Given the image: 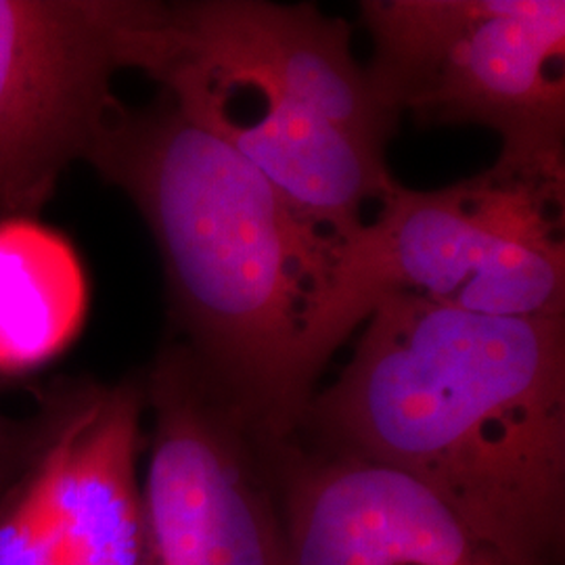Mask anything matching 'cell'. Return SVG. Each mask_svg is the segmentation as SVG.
Listing matches in <instances>:
<instances>
[{
	"label": "cell",
	"mask_w": 565,
	"mask_h": 565,
	"mask_svg": "<svg viewBox=\"0 0 565 565\" xmlns=\"http://www.w3.org/2000/svg\"><path fill=\"white\" fill-rule=\"evenodd\" d=\"M413 296L488 317H565V162L501 158L436 191L401 182L340 245L306 331L302 373L317 382L375 303Z\"/></svg>",
	"instance_id": "277c9868"
},
{
	"label": "cell",
	"mask_w": 565,
	"mask_h": 565,
	"mask_svg": "<svg viewBox=\"0 0 565 565\" xmlns=\"http://www.w3.org/2000/svg\"><path fill=\"white\" fill-rule=\"evenodd\" d=\"M145 74L333 242L396 186L401 118L354 57L352 25L315 4L163 2Z\"/></svg>",
	"instance_id": "3957f363"
},
{
	"label": "cell",
	"mask_w": 565,
	"mask_h": 565,
	"mask_svg": "<svg viewBox=\"0 0 565 565\" xmlns=\"http://www.w3.org/2000/svg\"><path fill=\"white\" fill-rule=\"evenodd\" d=\"M385 107L425 126H482L501 158L565 162L564 0H364Z\"/></svg>",
	"instance_id": "5b68a950"
},
{
	"label": "cell",
	"mask_w": 565,
	"mask_h": 565,
	"mask_svg": "<svg viewBox=\"0 0 565 565\" xmlns=\"http://www.w3.org/2000/svg\"><path fill=\"white\" fill-rule=\"evenodd\" d=\"M142 384L139 565H287L270 440L181 342L163 345Z\"/></svg>",
	"instance_id": "8992f818"
},
{
	"label": "cell",
	"mask_w": 565,
	"mask_h": 565,
	"mask_svg": "<svg viewBox=\"0 0 565 565\" xmlns=\"http://www.w3.org/2000/svg\"><path fill=\"white\" fill-rule=\"evenodd\" d=\"M270 459L287 565H539L390 465L302 434Z\"/></svg>",
	"instance_id": "ba28073f"
},
{
	"label": "cell",
	"mask_w": 565,
	"mask_h": 565,
	"mask_svg": "<svg viewBox=\"0 0 565 565\" xmlns=\"http://www.w3.org/2000/svg\"><path fill=\"white\" fill-rule=\"evenodd\" d=\"M160 2L0 0V218L32 216L63 170L86 160L118 99L120 70H141Z\"/></svg>",
	"instance_id": "52a82bcc"
},
{
	"label": "cell",
	"mask_w": 565,
	"mask_h": 565,
	"mask_svg": "<svg viewBox=\"0 0 565 565\" xmlns=\"http://www.w3.org/2000/svg\"><path fill=\"white\" fill-rule=\"evenodd\" d=\"M84 162L149 226L182 345L266 440L296 436L315 396L303 338L342 243L163 90L145 109L118 103Z\"/></svg>",
	"instance_id": "7a4b0ae2"
},
{
	"label": "cell",
	"mask_w": 565,
	"mask_h": 565,
	"mask_svg": "<svg viewBox=\"0 0 565 565\" xmlns=\"http://www.w3.org/2000/svg\"><path fill=\"white\" fill-rule=\"evenodd\" d=\"M86 312L74 245L32 216L0 218V373L55 361L81 335Z\"/></svg>",
	"instance_id": "30bf717a"
},
{
	"label": "cell",
	"mask_w": 565,
	"mask_h": 565,
	"mask_svg": "<svg viewBox=\"0 0 565 565\" xmlns=\"http://www.w3.org/2000/svg\"><path fill=\"white\" fill-rule=\"evenodd\" d=\"M39 436L36 417L30 422H13L0 413V497L28 463Z\"/></svg>",
	"instance_id": "8fae6325"
},
{
	"label": "cell",
	"mask_w": 565,
	"mask_h": 565,
	"mask_svg": "<svg viewBox=\"0 0 565 565\" xmlns=\"http://www.w3.org/2000/svg\"><path fill=\"white\" fill-rule=\"evenodd\" d=\"M145 384L67 385L42 404L32 469L39 565H139Z\"/></svg>",
	"instance_id": "9c48e42d"
},
{
	"label": "cell",
	"mask_w": 565,
	"mask_h": 565,
	"mask_svg": "<svg viewBox=\"0 0 565 565\" xmlns=\"http://www.w3.org/2000/svg\"><path fill=\"white\" fill-rule=\"evenodd\" d=\"M298 434L413 476L515 555L557 565L565 317H488L387 296Z\"/></svg>",
	"instance_id": "6da1fadb"
}]
</instances>
